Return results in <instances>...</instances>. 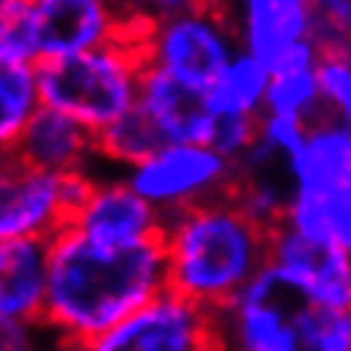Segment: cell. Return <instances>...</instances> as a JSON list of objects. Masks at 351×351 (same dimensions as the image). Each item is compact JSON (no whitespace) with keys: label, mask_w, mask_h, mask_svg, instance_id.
<instances>
[{"label":"cell","mask_w":351,"mask_h":351,"mask_svg":"<svg viewBox=\"0 0 351 351\" xmlns=\"http://www.w3.org/2000/svg\"><path fill=\"white\" fill-rule=\"evenodd\" d=\"M122 179L161 217L230 197L235 188V164L217 155L208 143H164Z\"/></svg>","instance_id":"cell-6"},{"label":"cell","mask_w":351,"mask_h":351,"mask_svg":"<svg viewBox=\"0 0 351 351\" xmlns=\"http://www.w3.org/2000/svg\"><path fill=\"white\" fill-rule=\"evenodd\" d=\"M232 199L253 223L274 232L283 226L289 199H292V182L289 170H256V173H235Z\"/></svg>","instance_id":"cell-21"},{"label":"cell","mask_w":351,"mask_h":351,"mask_svg":"<svg viewBox=\"0 0 351 351\" xmlns=\"http://www.w3.org/2000/svg\"><path fill=\"white\" fill-rule=\"evenodd\" d=\"M54 337L45 330V324L12 322L0 315V351H48Z\"/></svg>","instance_id":"cell-27"},{"label":"cell","mask_w":351,"mask_h":351,"mask_svg":"<svg viewBox=\"0 0 351 351\" xmlns=\"http://www.w3.org/2000/svg\"><path fill=\"white\" fill-rule=\"evenodd\" d=\"M221 351H351V310L298 298L268 265L217 313Z\"/></svg>","instance_id":"cell-3"},{"label":"cell","mask_w":351,"mask_h":351,"mask_svg":"<svg viewBox=\"0 0 351 351\" xmlns=\"http://www.w3.org/2000/svg\"><path fill=\"white\" fill-rule=\"evenodd\" d=\"M134 27V15H125L104 0H33V60H69L90 54L122 39Z\"/></svg>","instance_id":"cell-9"},{"label":"cell","mask_w":351,"mask_h":351,"mask_svg":"<svg viewBox=\"0 0 351 351\" xmlns=\"http://www.w3.org/2000/svg\"><path fill=\"white\" fill-rule=\"evenodd\" d=\"M230 15L239 51L262 63L268 72L283 63L295 45L315 36L313 0H244L230 10Z\"/></svg>","instance_id":"cell-12"},{"label":"cell","mask_w":351,"mask_h":351,"mask_svg":"<svg viewBox=\"0 0 351 351\" xmlns=\"http://www.w3.org/2000/svg\"><path fill=\"white\" fill-rule=\"evenodd\" d=\"M319 90L324 119L351 131V54L346 48L324 51L319 60Z\"/></svg>","instance_id":"cell-23"},{"label":"cell","mask_w":351,"mask_h":351,"mask_svg":"<svg viewBox=\"0 0 351 351\" xmlns=\"http://www.w3.org/2000/svg\"><path fill=\"white\" fill-rule=\"evenodd\" d=\"M256 122L259 119H253V117H215L208 146L217 155H223L226 161L239 164L253 149V143H256Z\"/></svg>","instance_id":"cell-25"},{"label":"cell","mask_w":351,"mask_h":351,"mask_svg":"<svg viewBox=\"0 0 351 351\" xmlns=\"http://www.w3.org/2000/svg\"><path fill=\"white\" fill-rule=\"evenodd\" d=\"M84 351H221L217 315L176 292H161Z\"/></svg>","instance_id":"cell-8"},{"label":"cell","mask_w":351,"mask_h":351,"mask_svg":"<svg viewBox=\"0 0 351 351\" xmlns=\"http://www.w3.org/2000/svg\"><path fill=\"white\" fill-rule=\"evenodd\" d=\"M161 146L164 143L158 137V131L152 128V122L137 108L125 113L122 119H117L110 128H104L101 134H95V155H99V161L104 167H110V170L119 167V173L140 164Z\"/></svg>","instance_id":"cell-22"},{"label":"cell","mask_w":351,"mask_h":351,"mask_svg":"<svg viewBox=\"0 0 351 351\" xmlns=\"http://www.w3.org/2000/svg\"><path fill=\"white\" fill-rule=\"evenodd\" d=\"M137 110L152 122L161 143H208L215 113L206 104V93L173 81L146 66L137 95Z\"/></svg>","instance_id":"cell-13"},{"label":"cell","mask_w":351,"mask_h":351,"mask_svg":"<svg viewBox=\"0 0 351 351\" xmlns=\"http://www.w3.org/2000/svg\"><path fill=\"white\" fill-rule=\"evenodd\" d=\"M268 268L304 301L328 310H351V256L346 250L277 226L271 232Z\"/></svg>","instance_id":"cell-11"},{"label":"cell","mask_w":351,"mask_h":351,"mask_svg":"<svg viewBox=\"0 0 351 351\" xmlns=\"http://www.w3.org/2000/svg\"><path fill=\"white\" fill-rule=\"evenodd\" d=\"M167 289L208 313H223L268 265L271 232L230 197L164 217Z\"/></svg>","instance_id":"cell-2"},{"label":"cell","mask_w":351,"mask_h":351,"mask_svg":"<svg viewBox=\"0 0 351 351\" xmlns=\"http://www.w3.org/2000/svg\"><path fill=\"white\" fill-rule=\"evenodd\" d=\"M292 194L322 197L351 182V131L330 119L310 125L304 149L289 161Z\"/></svg>","instance_id":"cell-16"},{"label":"cell","mask_w":351,"mask_h":351,"mask_svg":"<svg viewBox=\"0 0 351 351\" xmlns=\"http://www.w3.org/2000/svg\"><path fill=\"white\" fill-rule=\"evenodd\" d=\"M137 42L149 69L206 93L239 54L232 15L206 3H158L140 15Z\"/></svg>","instance_id":"cell-5"},{"label":"cell","mask_w":351,"mask_h":351,"mask_svg":"<svg viewBox=\"0 0 351 351\" xmlns=\"http://www.w3.org/2000/svg\"><path fill=\"white\" fill-rule=\"evenodd\" d=\"M30 33H33V0H0V48L33 60Z\"/></svg>","instance_id":"cell-26"},{"label":"cell","mask_w":351,"mask_h":351,"mask_svg":"<svg viewBox=\"0 0 351 351\" xmlns=\"http://www.w3.org/2000/svg\"><path fill=\"white\" fill-rule=\"evenodd\" d=\"M137 24L140 19L134 15L131 33L90 54L39 63L42 108L75 119L90 134H101L104 128L134 110L146 72Z\"/></svg>","instance_id":"cell-4"},{"label":"cell","mask_w":351,"mask_h":351,"mask_svg":"<svg viewBox=\"0 0 351 351\" xmlns=\"http://www.w3.org/2000/svg\"><path fill=\"white\" fill-rule=\"evenodd\" d=\"M45 330L54 339L86 346L167 292L161 241L113 250L86 241L72 226L48 241Z\"/></svg>","instance_id":"cell-1"},{"label":"cell","mask_w":351,"mask_h":351,"mask_svg":"<svg viewBox=\"0 0 351 351\" xmlns=\"http://www.w3.org/2000/svg\"><path fill=\"white\" fill-rule=\"evenodd\" d=\"M268 69L247 54H235V60L217 75V81L206 90V104L215 117H253L259 119L265 110Z\"/></svg>","instance_id":"cell-20"},{"label":"cell","mask_w":351,"mask_h":351,"mask_svg":"<svg viewBox=\"0 0 351 351\" xmlns=\"http://www.w3.org/2000/svg\"><path fill=\"white\" fill-rule=\"evenodd\" d=\"M93 182L95 170L51 176L24 167L15 152L0 155V241H51L69 226Z\"/></svg>","instance_id":"cell-7"},{"label":"cell","mask_w":351,"mask_h":351,"mask_svg":"<svg viewBox=\"0 0 351 351\" xmlns=\"http://www.w3.org/2000/svg\"><path fill=\"white\" fill-rule=\"evenodd\" d=\"M346 51H348V54H351V42H348V45H346Z\"/></svg>","instance_id":"cell-29"},{"label":"cell","mask_w":351,"mask_h":351,"mask_svg":"<svg viewBox=\"0 0 351 351\" xmlns=\"http://www.w3.org/2000/svg\"><path fill=\"white\" fill-rule=\"evenodd\" d=\"M310 134V125L292 117H277V113H262L256 122V140L268 149L274 158H280L286 167L301 152Z\"/></svg>","instance_id":"cell-24"},{"label":"cell","mask_w":351,"mask_h":351,"mask_svg":"<svg viewBox=\"0 0 351 351\" xmlns=\"http://www.w3.org/2000/svg\"><path fill=\"white\" fill-rule=\"evenodd\" d=\"M48 351H84L81 346H75V342H63V339H54L48 346Z\"/></svg>","instance_id":"cell-28"},{"label":"cell","mask_w":351,"mask_h":351,"mask_svg":"<svg viewBox=\"0 0 351 351\" xmlns=\"http://www.w3.org/2000/svg\"><path fill=\"white\" fill-rule=\"evenodd\" d=\"M48 241H0V315L12 322L42 324L48 301Z\"/></svg>","instance_id":"cell-15"},{"label":"cell","mask_w":351,"mask_h":351,"mask_svg":"<svg viewBox=\"0 0 351 351\" xmlns=\"http://www.w3.org/2000/svg\"><path fill=\"white\" fill-rule=\"evenodd\" d=\"M322 45L315 39H306L295 45L283 57V63L271 69L268 75V93H265V110L277 117H292L306 125H315L324 119V104L319 90V60Z\"/></svg>","instance_id":"cell-17"},{"label":"cell","mask_w":351,"mask_h":351,"mask_svg":"<svg viewBox=\"0 0 351 351\" xmlns=\"http://www.w3.org/2000/svg\"><path fill=\"white\" fill-rule=\"evenodd\" d=\"M69 226L99 247L125 250L161 241L164 217L122 179V173L113 176L110 167L95 161V182Z\"/></svg>","instance_id":"cell-10"},{"label":"cell","mask_w":351,"mask_h":351,"mask_svg":"<svg viewBox=\"0 0 351 351\" xmlns=\"http://www.w3.org/2000/svg\"><path fill=\"white\" fill-rule=\"evenodd\" d=\"M283 226L304 239L333 244L351 256V182L322 197L292 194Z\"/></svg>","instance_id":"cell-19"},{"label":"cell","mask_w":351,"mask_h":351,"mask_svg":"<svg viewBox=\"0 0 351 351\" xmlns=\"http://www.w3.org/2000/svg\"><path fill=\"white\" fill-rule=\"evenodd\" d=\"M42 108L33 60L0 48V155H12L27 122Z\"/></svg>","instance_id":"cell-18"},{"label":"cell","mask_w":351,"mask_h":351,"mask_svg":"<svg viewBox=\"0 0 351 351\" xmlns=\"http://www.w3.org/2000/svg\"><path fill=\"white\" fill-rule=\"evenodd\" d=\"M15 158L30 170L51 176L86 173L99 161L95 134L51 108H39L36 117L27 122L15 146Z\"/></svg>","instance_id":"cell-14"}]
</instances>
